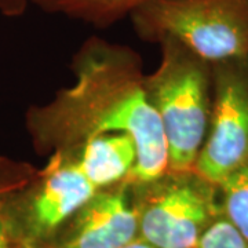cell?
I'll list each match as a JSON object with an SVG mask.
<instances>
[{
	"mask_svg": "<svg viewBox=\"0 0 248 248\" xmlns=\"http://www.w3.org/2000/svg\"><path fill=\"white\" fill-rule=\"evenodd\" d=\"M72 72L71 87L27 112L36 153L69 157L98 135L124 133L137 145V163L125 184L166 174L167 145L159 116L146 99L141 55L128 46L91 36L73 55Z\"/></svg>",
	"mask_w": 248,
	"mask_h": 248,
	"instance_id": "obj_1",
	"label": "cell"
},
{
	"mask_svg": "<svg viewBox=\"0 0 248 248\" xmlns=\"http://www.w3.org/2000/svg\"><path fill=\"white\" fill-rule=\"evenodd\" d=\"M161 60L145 75V94L157 113L169 156V171L195 170L213 109V63L177 40L159 43Z\"/></svg>",
	"mask_w": 248,
	"mask_h": 248,
	"instance_id": "obj_2",
	"label": "cell"
},
{
	"mask_svg": "<svg viewBox=\"0 0 248 248\" xmlns=\"http://www.w3.org/2000/svg\"><path fill=\"white\" fill-rule=\"evenodd\" d=\"M130 19L142 40H177L210 63L248 58V0H153Z\"/></svg>",
	"mask_w": 248,
	"mask_h": 248,
	"instance_id": "obj_3",
	"label": "cell"
},
{
	"mask_svg": "<svg viewBox=\"0 0 248 248\" xmlns=\"http://www.w3.org/2000/svg\"><path fill=\"white\" fill-rule=\"evenodd\" d=\"M140 239L155 248H197L207 228L222 215L218 186L195 170L167 171L148 182L133 184Z\"/></svg>",
	"mask_w": 248,
	"mask_h": 248,
	"instance_id": "obj_4",
	"label": "cell"
},
{
	"mask_svg": "<svg viewBox=\"0 0 248 248\" xmlns=\"http://www.w3.org/2000/svg\"><path fill=\"white\" fill-rule=\"evenodd\" d=\"M248 161V58L213 63V109L195 171L219 185Z\"/></svg>",
	"mask_w": 248,
	"mask_h": 248,
	"instance_id": "obj_5",
	"label": "cell"
},
{
	"mask_svg": "<svg viewBox=\"0 0 248 248\" xmlns=\"http://www.w3.org/2000/svg\"><path fill=\"white\" fill-rule=\"evenodd\" d=\"M97 192L73 157L51 156L28 199L21 241L50 237Z\"/></svg>",
	"mask_w": 248,
	"mask_h": 248,
	"instance_id": "obj_6",
	"label": "cell"
},
{
	"mask_svg": "<svg viewBox=\"0 0 248 248\" xmlns=\"http://www.w3.org/2000/svg\"><path fill=\"white\" fill-rule=\"evenodd\" d=\"M127 187L120 182L99 189L73 215L62 248H123L140 239L138 215Z\"/></svg>",
	"mask_w": 248,
	"mask_h": 248,
	"instance_id": "obj_7",
	"label": "cell"
},
{
	"mask_svg": "<svg viewBox=\"0 0 248 248\" xmlns=\"http://www.w3.org/2000/svg\"><path fill=\"white\" fill-rule=\"evenodd\" d=\"M69 157L78 161L83 174L99 190L127 179L137 163V145L128 134H104L86 142Z\"/></svg>",
	"mask_w": 248,
	"mask_h": 248,
	"instance_id": "obj_8",
	"label": "cell"
},
{
	"mask_svg": "<svg viewBox=\"0 0 248 248\" xmlns=\"http://www.w3.org/2000/svg\"><path fill=\"white\" fill-rule=\"evenodd\" d=\"M151 1L153 0H31V4L48 14L107 29Z\"/></svg>",
	"mask_w": 248,
	"mask_h": 248,
	"instance_id": "obj_9",
	"label": "cell"
},
{
	"mask_svg": "<svg viewBox=\"0 0 248 248\" xmlns=\"http://www.w3.org/2000/svg\"><path fill=\"white\" fill-rule=\"evenodd\" d=\"M222 215L248 240V161L218 185Z\"/></svg>",
	"mask_w": 248,
	"mask_h": 248,
	"instance_id": "obj_10",
	"label": "cell"
},
{
	"mask_svg": "<svg viewBox=\"0 0 248 248\" xmlns=\"http://www.w3.org/2000/svg\"><path fill=\"white\" fill-rule=\"evenodd\" d=\"M197 248H248V240L219 215L202 234Z\"/></svg>",
	"mask_w": 248,
	"mask_h": 248,
	"instance_id": "obj_11",
	"label": "cell"
},
{
	"mask_svg": "<svg viewBox=\"0 0 248 248\" xmlns=\"http://www.w3.org/2000/svg\"><path fill=\"white\" fill-rule=\"evenodd\" d=\"M0 248H17L14 246V234L11 231V225L7 215V205L4 200V187L1 185H0Z\"/></svg>",
	"mask_w": 248,
	"mask_h": 248,
	"instance_id": "obj_12",
	"label": "cell"
},
{
	"mask_svg": "<svg viewBox=\"0 0 248 248\" xmlns=\"http://www.w3.org/2000/svg\"><path fill=\"white\" fill-rule=\"evenodd\" d=\"M29 4L31 0H0V13L6 17H19Z\"/></svg>",
	"mask_w": 248,
	"mask_h": 248,
	"instance_id": "obj_13",
	"label": "cell"
},
{
	"mask_svg": "<svg viewBox=\"0 0 248 248\" xmlns=\"http://www.w3.org/2000/svg\"><path fill=\"white\" fill-rule=\"evenodd\" d=\"M123 248H155V247H152L151 244H148L146 241H143L142 239H137L135 241L130 243L128 246H125V247Z\"/></svg>",
	"mask_w": 248,
	"mask_h": 248,
	"instance_id": "obj_14",
	"label": "cell"
},
{
	"mask_svg": "<svg viewBox=\"0 0 248 248\" xmlns=\"http://www.w3.org/2000/svg\"><path fill=\"white\" fill-rule=\"evenodd\" d=\"M19 248H35V246H33L31 241H21Z\"/></svg>",
	"mask_w": 248,
	"mask_h": 248,
	"instance_id": "obj_15",
	"label": "cell"
}]
</instances>
